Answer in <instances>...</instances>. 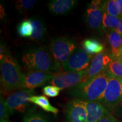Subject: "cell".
I'll list each match as a JSON object with an SVG mask.
<instances>
[{"mask_svg":"<svg viewBox=\"0 0 122 122\" xmlns=\"http://www.w3.org/2000/svg\"><path fill=\"white\" fill-rule=\"evenodd\" d=\"M83 101L87 114L86 122H99L109 112L103 104L99 102Z\"/></svg>","mask_w":122,"mask_h":122,"instance_id":"4fadbf2b","label":"cell"},{"mask_svg":"<svg viewBox=\"0 0 122 122\" xmlns=\"http://www.w3.org/2000/svg\"><path fill=\"white\" fill-rule=\"evenodd\" d=\"M118 2L119 6V10H120V17L122 16V0H118Z\"/></svg>","mask_w":122,"mask_h":122,"instance_id":"f1b7e54d","label":"cell"},{"mask_svg":"<svg viewBox=\"0 0 122 122\" xmlns=\"http://www.w3.org/2000/svg\"><path fill=\"white\" fill-rule=\"evenodd\" d=\"M104 13V1H92L86 10L88 26L93 30H99L102 25Z\"/></svg>","mask_w":122,"mask_h":122,"instance_id":"8fae6325","label":"cell"},{"mask_svg":"<svg viewBox=\"0 0 122 122\" xmlns=\"http://www.w3.org/2000/svg\"><path fill=\"white\" fill-rule=\"evenodd\" d=\"M53 72L30 71L23 75L22 89H33L50 81L54 76Z\"/></svg>","mask_w":122,"mask_h":122,"instance_id":"9c48e42d","label":"cell"},{"mask_svg":"<svg viewBox=\"0 0 122 122\" xmlns=\"http://www.w3.org/2000/svg\"><path fill=\"white\" fill-rule=\"evenodd\" d=\"M35 94L34 89H24L13 93L5 100L6 105L11 114L15 111L24 112L29 107V98Z\"/></svg>","mask_w":122,"mask_h":122,"instance_id":"52a82bcc","label":"cell"},{"mask_svg":"<svg viewBox=\"0 0 122 122\" xmlns=\"http://www.w3.org/2000/svg\"><path fill=\"white\" fill-rule=\"evenodd\" d=\"M111 75L107 69L92 78L81 82L68 93L79 100L101 102Z\"/></svg>","mask_w":122,"mask_h":122,"instance_id":"6da1fadb","label":"cell"},{"mask_svg":"<svg viewBox=\"0 0 122 122\" xmlns=\"http://www.w3.org/2000/svg\"><path fill=\"white\" fill-rule=\"evenodd\" d=\"M18 32L22 37H30L33 32V26L30 19L25 20L19 24Z\"/></svg>","mask_w":122,"mask_h":122,"instance_id":"7402d4cb","label":"cell"},{"mask_svg":"<svg viewBox=\"0 0 122 122\" xmlns=\"http://www.w3.org/2000/svg\"><path fill=\"white\" fill-rule=\"evenodd\" d=\"M84 50L88 54H98L103 51L104 46L97 40L86 39L83 42Z\"/></svg>","mask_w":122,"mask_h":122,"instance_id":"e0dca14e","label":"cell"},{"mask_svg":"<svg viewBox=\"0 0 122 122\" xmlns=\"http://www.w3.org/2000/svg\"><path fill=\"white\" fill-rule=\"evenodd\" d=\"M2 122H9V121H7V120H4V121H3Z\"/></svg>","mask_w":122,"mask_h":122,"instance_id":"4dcf8cb0","label":"cell"},{"mask_svg":"<svg viewBox=\"0 0 122 122\" xmlns=\"http://www.w3.org/2000/svg\"><path fill=\"white\" fill-rule=\"evenodd\" d=\"M1 83L5 92L22 89L23 75L18 62L10 53L4 54L0 62Z\"/></svg>","mask_w":122,"mask_h":122,"instance_id":"7a4b0ae2","label":"cell"},{"mask_svg":"<svg viewBox=\"0 0 122 122\" xmlns=\"http://www.w3.org/2000/svg\"><path fill=\"white\" fill-rule=\"evenodd\" d=\"M66 122H86L87 114L83 100L74 99L70 101L65 110Z\"/></svg>","mask_w":122,"mask_h":122,"instance_id":"30bf717a","label":"cell"},{"mask_svg":"<svg viewBox=\"0 0 122 122\" xmlns=\"http://www.w3.org/2000/svg\"><path fill=\"white\" fill-rule=\"evenodd\" d=\"M33 26V32L30 39L35 40L41 39L45 33L46 28L43 21L37 18H33L30 19Z\"/></svg>","mask_w":122,"mask_h":122,"instance_id":"ac0fdd59","label":"cell"},{"mask_svg":"<svg viewBox=\"0 0 122 122\" xmlns=\"http://www.w3.org/2000/svg\"><path fill=\"white\" fill-rule=\"evenodd\" d=\"M99 122H119L110 112H108Z\"/></svg>","mask_w":122,"mask_h":122,"instance_id":"4316f807","label":"cell"},{"mask_svg":"<svg viewBox=\"0 0 122 122\" xmlns=\"http://www.w3.org/2000/svg\"><path fill=\"white\" fill-rule=\"evenodd\" d=\"M93 57L84 50L77 48L62 67L65 72H79L89 67Z\"/></svg>","mask_w":122,"mask_h":122,"instance_id":"8992f818","label":"cell"},{"mask_svg":"<svg viewBox=\"0 0 122 122\" xmlns=\"http://www.w3.org/2000/svg\"><path fill=\"white\" fill-rule=\"evenodd\" d=\"M117 31L118 33H119L120 35H122V16H121L120 18V23L119 25L118 28H117V30H115Z\"/></svg>","mask_w":122,"mask_h":122,"instance_id":"83f0119b","label":"cell"},{"mask_svg":"<svg viewBox=\"0 0 122 122\" xmlns=\"http://www.w3.org/2000/svg\"><path fill=\"white\" fill-rule=\"evenodd\" d=\"M76 49V46L72 39L61 37L51 40L50 51L54 61L59 68H62Z\"/></svg>","mask_w":122,"mask_h":122,"instance_id":"277c9868","label":"cell"},{"mask_svg":"<svg viewBox=\"0 0 122 122\" xmlns=\"http://www.w3.org/2000/svg\"><path fill=\"white\" fill-rule=\"evenodd\" d=\"M29 101L40 107L46 111L55 114H57L58 112V109L50 104L47 97L44 96H33L29 98Z\"/></svg>","mask_w":122,"mask_h":122,"instance_id":"2e32d148","label":"cell"},{"mask_svg":"<svg viewBox=\"0 0 122 122\" xmlns=\"http://www.w3.org/2000/svg\"><path fill=\"white\" fill-rule=\"evenodd\" d=\"M120 18L119 17L111 16L105 12L102 27L103 28L110 30V31L116 30L119 25Z\"/></svg>","mask_w":122,"mask_h":122,"instance_id":"d6986e66","label":"cell"},{"mask_svg":"<svg viewBox=\"0 0 122 122\" xmlns=\"http://www.w3.org/2000/svg\"></svg>","mask_w":122,"mask_h":122,"instance_id":"d6a6232c","label":"cell"},{"mask_svg":"<svg viewBox=\"0 0 122 122\" xmlns=\"http://www.w3.org/2000/svg\"><path fill=\"white\" fill-rule=\"evenodd\" d=\"M122 100V79L111 75L101 103L109 107H114L118 105Z\"/></svg>","mask_w":122,"mask_h":122,"instance_id":"ba28073f","label":"cell"},{"mask_svg":"<svg viewBox=\"0 0 122 122\" xmlns=\"http://www.w3.org/2000/svg\"><path fill=\"white\" fill-rule=\"evenodd\" d=\"M10 115L11 114L6 105L5 100L1 96V100H0V120H1V122L4 121V120H6Z\"/></svg>","mask_w":122,"mask_h":122,"instance_id":"d4e9b609","label":"cell"},{"mask_svg":"<svg viewBox=\"0 0 122 122\" xmlns=\"http://www.w3.org/2000/svg\"><path fill=\"white\" fill-rule=\"evenodd\" d=\"M105 12L113 16L120 18L119 6L118 0H109L104 1Z\"/></svg>","mask_w":122,"mask_h":122,"instance_id":"ffe728a7","label":"cell"},{"mask_svg":"<svg viewBox=\"0 0 122 122\" xmlns=\"http://www.w3.org/2000/svg\"><path fill=\"white\" fill-rule=\"evenodd\" d=\"M86 73V70L79 72L59 71L54 73V76L49 83L61 89L72 88L83 81Z\"/></svg>","mask_w":122,"mask_h":122,"instance_id":"5b68a950","label":"cell"},{"mask_svg":"<svg viewBox=\"0 0 122 122\" xmlns=\"http://www.w3.org/2000/svg\"><path fill=\"white\" fill-rule=\"evenodd\" d=\"M122 54V51H121V54Z\"/></svg>","mask_w":122,"mask_h":122,"instance_id":"1f68e13d","label":"cell"},{"mask_svg":"<svg viewBox=\"0 0 122 122\" xmlns=\"http://www.w3.org/2000/svg\"><path fill=\"white\" fill-rule=\"evenodd\" d=\"M37 2L34 0H19L15 3V7L19 11H24L31 9Z\"/></svg>","mask_w":122,"mask_h":122,"instance_id":"cb8c5ba5","label":"cell"},{"mask_svg":"<svg viewBox=\"0 0 122 122\" xmlns=\"http://www.w3.org/2000/svg\"><path fill=\"white\" fill-rule=\"evenodd\" d=\"M60 88L53 85H48L43 88L44 94L49 97H56L59 95L61 91Z\"/></svg>","mask_w":122,"mask_h":122,"instance_id":"484cf974","label":"cell"},{"mask_svg":"<svg viewBox=\"0 0 122 122\" xmlns=\"http://www.w3.org/2000/svg\"><path fill=\"white\" fill-rule=\"evenodd\" d=\"M107 70L112 75L118 78L122 79V63L116 58L112 57Z\"/></svg>","mask_w":122,"mask_h":122,"instance_id":"44dd1931","label":"cell"},{"mask_svg":"<svg viewBox=\"0 0 122 122\" xmlns=\"http://www.w3.org/2000/svg\"><path fill=\"white\" fill-rule=\"evenodd\" d=\"M23 122H49L42 114L37 112L29 113L24 116Z\"/></svg>","mask_w":122,"mask_h":122,"instance_id":"603a6c76","label":"cell"},{"mask_svg":"<svg viewBox=\"0 0 122 122\" xmlns=\"http://www.w3.org/2000/svg\"><path fill=\"white\" fill-rule=\"evenodd\" d=\"M76 3L75 0H53L49 2L48 9L54 14H65L74 9Z\"/></svg>","mask_w":122,"mask_h":122,"instance_id":"5bb4252c","label":"cell"},{"mask_svg":"<svg viewBox=\"0 0 122 122\" xmlns=\"http://www.w3.org/2000/svg\"><path fill=\"white\" fill-rule=\"evenodd\" d=\"M22 62L30 71L53 72L59 70L55 63L50 50L43 47L29 49L23 56Z\"/></svg>","mask_w":122,"mask_h":122,"instance_id":"3957f363","label":"cell"},{"mask_svg":"<svg viewBox=\"0 0 122 122\" xmlns=\"http://www.w3.org/2000/svg\"><path fill=\"white\" fill-rule=\"evenodd\" d=\"M111 59L112 57L105 51L96 54L93 58L89 67L86 70L83 81L98 75L107 69Z\"/></svg>","mask_w":122,"mask_h":122,"instance_id":"7c38bea8","label":"cell"},{"mask_svg":"<svg viewBox=\"0 0 122 122\" xmlns=\"http://www.w3.org/2000/svg\"><path fill=\"white\" fill-rule=\"evenodd\" d=\"M107 36L111 47L112 57L118 58L120 56L122 49V35L115 30H111L107 34Z\"/></svg>","mask_w":122,"mask_h":122,"instance_id":"9a60e30c","label":"cell"},{"mask_svg":"<svg viewBox=\"0 0 122 122\" xmlns=\"http://www.w3.org/2000/svg\"><path fill=\"white\" fill-rule=\"evenodd\" d=\"M117 59L119 61L120 63H122V54H120V56L117 58Z\"/></svg>","mask_w":122,"mask_h":122,"instance_id":"f546056e","label":"cell"}]
</instances>
